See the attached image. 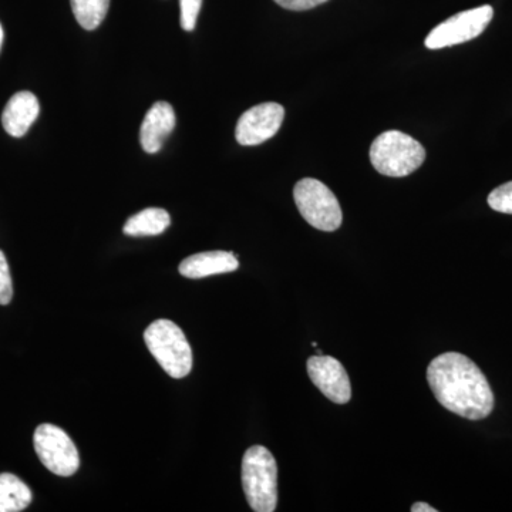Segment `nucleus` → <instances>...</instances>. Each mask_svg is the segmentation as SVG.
Returning <instances> with one entry per match:
<instances>
[{
	"label": "nucleus",
	"mask_w": 512,
	"mask_h": 512,
	"mask_svg": "<svg viewBox=\"0 0 512 512\" xmlns=\"http://www.w3.org/2000/svg\"><path fill=\"white\" fill-rule=\"evenodd\" d=\"M427 382L448 412L468 420H483L493 413L494 393L487 377L461 353H443L431 360Z\"/></svg>",
	"instance_id": "f257e3e1"
},
{
	"label": "nucleus",
	"mask_w": 512,
	"mask_h": 512,
	"mask_svg": "<svg viewBox=\"0 0 512 512\" xmlns=\"http://www.w3.org/2000/svg\"><path fill=\"white\" fill-rule=\"evenodd\" d=\"M242 487L249 507L274 512L278 504V466L268 448L254 446L242 458Z\"/></svg>",
	"instance_id": "f03ea898"
},
{
	"label": "nucleus",
	"mask_w": 512,
	"mask_h": 512,
	"mask_svg": "<svg viewBox=\"0 0 512 512\" xmlns=\"http://www.w3.org/2000/svg\"><path fill=\"white\" fill-rule=\"evenodd\" d=\"M424 160V147L402 131H386L370 147V163L386 177H406L419 170Z\"/></svg>",
	"instance_id": "7ed1b4c3"
},
{
	"label": "nucleus",
	"mask_w": 512,
	"mask_h": 512,
	"mask_svg": "<svg viewBox=\"0 0 512 512\" xmlns=\"http://www.w3.org/2000/svg\"><path fill=\"white\" fill-rule=\"evenodd\" d=\"M151 355L173 379H184L192 369V349L180 326L167 319H158L144 332Z\"/></svg>",
	"instance_id": "20e7f679"
},
{
	"label": "nucleus",
	"mask_w": 512,
	"mask_h": 512,
	"mask_svg": "<svg viewBox=\"0 0 512 512\" xmlns=\"http://www.w3.org/2000/svg\"><path fill=\"white\" fill-rule=\"evenodd\" d=\"M293 198L303 220L313 228L333 232L342 225L343 212L338 198L319 180L303 178L293 188Z\"/></svg>",
	"instance_id": "39448f33"
},
{
	"label": "nucleus",
	"mask_w": 512,
	"mask_h": 512,
	"mask_svg": "<svg viewBox=\"0 0 512 512\" xmlns=\"http://www.w3.org/2000/svg\"><path fill=\"white\" fill-rule=\"evenodd\" d=\"M33 444L37 457L50 473L70 477L79 470V450L66 431L60 427L40 424L33 436Z\"/></svg>",
	"instance_id": "423d86ee"
},
{
	"label": "nucleus",
	"mask_w": 512,
	"mask_h": 512,
	"mask_svg": "<svg viewBox=\"0 0 512 512\" xmlns=\"http://www.w3.org/2000/svg\"><path fill=\"white\" fill-rule=\"evenodd\" d=\"M493 18L494 9L490 5L464 10L431 30L424 45L427 49L439 50L470 42L487 29Z\"/></svg>",
	"instance_id": "0eeeda50"
},
{
	"label": "nucleus",
	"mask_w": 512,
	"mask_h": 512,
	"mask_svg": "<svg viewBox=\"0 0 512 512\" xmlns=\"http://www.w3.org/2000/svg\"><path fill=\"white\" fill-rule=\"evenodd\" d=\"M285 119V109L278 103H262L239 117L235 137L241 146H259L275 136Z\"/></svg>",
	"instance_id": "6e6552de"
},
{
	"label": "nucleus",
	"mask_w": 512,
	"mask_h": 512,
	"mask_svg": "<svg viewBox=\"0 0 512 512\" xmlns=\"http://www.w3.org/2000/svg\"><path fill=\"white\" fill-rule=\"evenodd\" d=\"M308 375L330 402L346 404L352 397V386L345 367L335 357L316 355L308 360Z\"/></svg>",
	"instance_id": "1a4fd4ad"
},
{
	"label": "nucleus",
	"mask_w": 512,
	"mask_h": 512,
	"mask_svg": "<svg viewBox=\"0 0 512 512\" xmlns=\"http://www.w3.org/2000/svg\"><path fill=\"white\" fill-rule=\"evenodd\" d=\"M175 127V113L173 106L167 101H158L154 104L146 117L140 130V143L148 154H156L163 147L164 141L173 133Z\"/></svg>",
	"instance_id": "9d476101"
},
{
	"label": "nucleus",
	"mask_w": 512,
	"mask_h": 512,
	"mask_svg": "<svg viewBox=\"0 0 512 512\" xmlns=\"http://www.w3.org/2000/svg\"><path fill=\"white\" fill-rule=\"evenodd\" d=\"M40 113L39 100L30 92H19L6 104L2 124L9 136L20 138L28 133Z\"/></svg>",
	"instance_id": "9b49d317"
},
{
	"label": "nucleus",
	"mask_w": 512,
	"mask_h": 512,
	"mask_svg": "<svg viewBox=\"0 0 512 512\" xmlns=\"http://www.w3.org/2000/svg\"><path fill=\"white\" fill-rule=\"evenodd\" d=\"M237 256L227 251L201 252L185 258L180 264V274L185 278L201 279L207 276L229 274L237 271Z\"/></svg>",
	"instance_id": "f8f14e48"
},
{
	"label": "nucleus",
	"mask_w": 512,
	"mask_h": 512,
	"mask_svg": "<svg viewBox=\"0 0 512 512\" xmlns=\"http://www.w3.org/2000/svg\"><path fill=\"white\" fill-rule=\"evenodd\" d=\"M170 225V214L163 208H146L128 218L123 231L128 237H154L163 234Z\"/></svg>",
	"instance_id": "ddd939ff"
},
{
	"label": "nucleus",
	"mask_w": 512,
	"mask_h": 512,
	"mask_svg": "<svg viewBox=\"0 0 512 512\" xmlns=\"http://www.w3.org/2000/svg\"><path fill=\"white\" fill-rule=\"evenodd\" d=\"M28 485L13 474H0V512H20L32 503Z\"/></svg>",
	"instance_id": "4468645a"
},
{
	"label": "nucleus",
	"mask_w": 512,
	"mask_h": 512,
	"mask_svg": "<svg viewBox=\"0 0 512 512\" xmlns=\"http://www.w3.org/2000/svg\"><path fill=\"white\" fill-rule=\"evenodd\" d=\"M70 3L74 18L86 30L99 28L110 8V0H70Z\"/></svg>",
	"instance_id": "2eb2a0df"
},
{
	"label": "nucleus",
	"mask_w": 512,
	"mask_h": 512,
	"mask_svg": "<svg viewBox=\"0 0 512 512\" xmlns=\"http://www.w3.org/2000/svg\"><path fill=\"white\" fill-rule=\"evenodd\" d=\"M488 205L494 211L512 215V181L500 185L488 195Z\"/></svg>",
	"instance_id": "dca6fc26"
},
{
	"label": "nucleus",
	"mask_w": 512,
	"mask_h": 512,
	"mask_svg": "<svg viewBox=\"0 0 512 512\" xmlns=\"http://www.w3.org/2000/svg\"><path fill=\"white\" fill-rule=\"evenodd\" d=\"M202 6V0H180L181 28L185 32H192L197 25L198 15Z\"/></svg>",
	"instance_id": "f3484780"
},
{
	"label": "nucleus",
	"mask_w": 512,
	"mask_h": 512,
	"mask_svg": "<svg viewBox=\"0 0 512 512\" xmlns=\"http://www.w3.org/2000/svg\"><path fill=\"white\" fill-rule=\"evenodd\" d=\"M13 298L12 276L8 259L5 254L0 251V305H9Z\"/></svg>",
	"instance_id": "a211bd4d"
},
{
	"label": "nucleus",
	"mask_w": 512,
	"mask_h": 512,
	"mask_svg": "<svg viewBox=\"0 0 512 512\" xmlns=\"http://www.w3.org/2000/svg\"><path fill=\"white\" fill-rule=\"evenodd\" d=\"M281 8L288 10H296V12H302V10H309L316 8V6L323 5L328 0H275Z\"/></svg>",
	"instance_id": "6ab92c4d"
},
{
	"label": "nucleus",
	"mask_w": 512,
	"mask_h": 512,
	"mask_svg": "<svg viewBox=\"0 0 512 512\" xmlns=\"http://www.w3.org/2000/svg\"><path fill=\"white\" fill-rule=\"evenodd\" d=\"M413 512H437L436 508L426 503H416L412 507Z\"/></svg>",
	"instance_id": "aec40b11"
},
{
	"label": "nucleus",
	"mask_w": 512,
	"mask_h": 512,
	"mask_svg": "<svg viewBox=\"0 0 512 512\" xmlns=\"http://www.w3.org/2000/svg\"><path fill=\"white\" fill-rule=\"evenodd\" d=\"M2 43H3V29H2V25H0V47H2Z\"/></svg>",
	"instance_id": "412c9836"
}]
</instances>
